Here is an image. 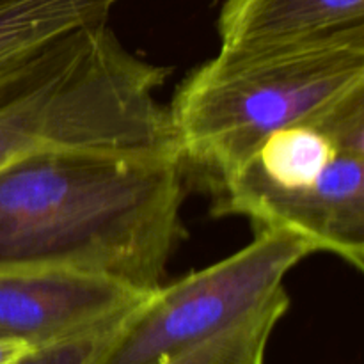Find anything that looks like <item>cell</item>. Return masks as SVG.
I'll use <instances>...</instances> for the list:
<instances>
[{"mask_svg": "<svg viewBox=\"0 0 364 364\" xmlns=\"http://www.w3.org/2000/svg\"><path fill=\"white\" fill-rule=\"evenodd\" d=\"M180 155L46 151L0 169V272L66 270L153 291L183 233Z\"/></svg>", "mask_w": 364, "mask_h": 364, "instance_id": "6da1fadb", "label": "cell"}, {"mask_svg": "<svg viewBox=\"0 0 364 364\" xmlns=\"http://www.w3.org/2000/svg\"><path fill=\"white\" fill-rule=\"evenodd\" d=\"M364 87V25L255 48H219L167 105L185 167L210 187L240 169L267 137L309 123Z\"/></svg>", "mask_w": 364, "mask_h": 364, "instance_id": "7a4b0ae2", "label": "cell"}, {"mask_svg": "<svg viewBox=\"0 0 364 364\" xmlns=\"http://www.w3.org/2000/svg\"><path fill=\"white\" fill-rule=\"evenodd\" d=\"M315 245L287 228H258L240 251L171 284L132 313L96 364H156L287 291L288 274Z\"/></svg>", "mask_w": 364, "mask_h": 364, "instance_id": "3957f363", "label": "cell"}, {"mask_svg": "<svg viewBox=\"0 0 364 364\" xmlns=\"http://www.w3.org/2000/svg\"><path fill=\"white\" fill-rule=\"evenodd\" d=\"M149 294L91 274L0 272V336L45 347L123 322Z\"/></svg>", "mask_w": 364, "mask_h": 364, "instance_id": "277c9868", "label": "cell"}, {"mask_svg": "<svg viewBox=\"0 0 364 364\" xmlns=\"http://www.w3.org/2000/svg\"><path fill=\"white\" fill-rule=\"evenodd\" d=\"M258 228H287L355 270L364 269V156L338 153L318 180L244 213Z\"/></svg>", "mask_w": 364, "mask_h": 364, "instance_id": "5b68a950", "label": "cell"}, {"mask_svg": "<svg viewBox=\"0 0 364 364\" xmlns=\"http://www.w3.org/2000/svg\"><path fill=\"white\" fill-rule=\"evenodd\" d=\"M364 25V0H224L220 48H255L320 38Z\"/></svg>", "mask_w": 364, "mask_h": 364, "instance_id": "8992f818", "label": "cell"}, {"mask_svg": "<svg viewBox=\"0 0 364 364\" xmlns=\"http://www.w3.org/2000/svg\"><path fill=\"white\" fill-rule=\"evenodd\" d=\"M290 308L287 291L213 336L156 364H265L267 347Z\"/></svg>", "mask_w": 364, "mask_h": 364, "instance_id": "52a82bcc", "label": "cell"}, {"mask_svg": "<svg viewBox=\"0 0 364 364\" xmlns=\"http://www.w3.org/2000/svg\"><path fill=\"white\" fill-rule=\"evenodd\" d=\"M34 350L28 343L13 338L0 336V364H14Z\"/></svg>", "mask_w": 364, "mask_h": 364, "instance_id": "ba28073f", "label": "cell"}]
</instances>
